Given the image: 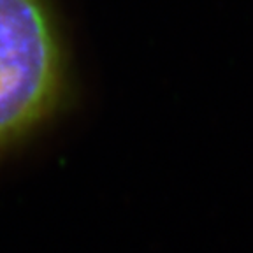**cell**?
<instances>
[{
    "instance_id": "1",
    "label": "cell",
    "mask_w": 253,
    "mask_h": 253,
    "mask_svg": "<svg viewBox=\"0 0 253 253\" xmlns=\"http://www.w3.org/2000/svg\"><path fill=\"white\" fill-rule=\"evenodd\" d=\"M62 51L44 0H0V146L55 107Z\"/></svg>"
}]
</instances>
